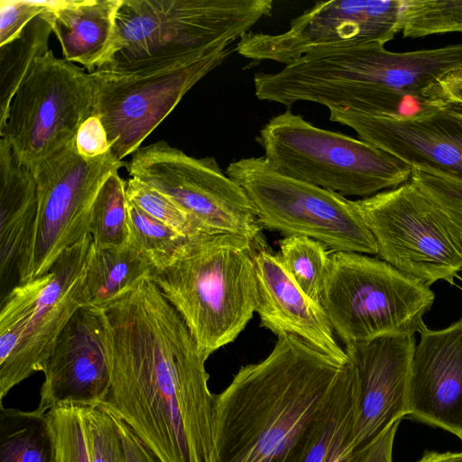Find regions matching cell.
Listing matches in <instances>:
<instances>
[{
	"label": "cell",
	"instance_id": "6",
	"mask_svg": "<svg viewBox=\"0 0 462 462\" xmlns=\"http://www.w3.org/2000/svg\"><path fill=\"white\" fill-rule=\"evenodd\" d=\"M435 300L426 283L383 260L332 252L320 307L345 346L389 335L421 334Z\"/></svg>",
	"mask_w": 462,
	"mask_h": 462
},
{
	"label": "cell",
	"instance_id": "32",
	"mask_svg": "<svg viewBox=\"0 0 462 462\" xmlns=\"http://www.w3.org/2000/svg\"><path fill=\"white\" fill-rule=\"evenodd\" d=\"M411 180L439 207L462 255V181L434 170L415 168Z\"/></svg>",
	"mask_w": 462,
	"mask_h": 462
},
{
	"label": "cell",
	"instance_id": "11",
	"mask_svg": "<svg viewBox=\"0 0 462 462\" xmlns=\"http://www.w3.org/2000/svg\"><path fill=\"white\" fill-rule=\"evenodd\" d=\"M124 165L112 151L97 158H83L74 140L32 169L38 210L19 265L18 283L46 273L66 249L89 235L94 199L106 178Z\"/></svg>",
	"mask_w": 462,
	"mask_h": 462
},
{
	"label": "cell",
	"instance_id": "35",
	"mask_svg": "<svg viewBox=\"0 0 462 462\" xmlns=\"http://www.w3.org/2000/svg\"><path fill=\"white\" fill-rule=\"evenodd\" d=\"M75 144L80 156L93 159L111 151V144L101 119L93 115L86 119L79 128Z\"/></svg>",
	"mask_w": 462,
	"mask_h": 462
},
{
	"label": "cell",
	"instance_id": "9",
	"mask_svg": "<svg viewBox=\"0 0 462 462\" xmlns=\"http://www.w3.org/2000/svg\"><path fill=\"white\" fill-rule=\"evenodd\" d=\"M232 44L134 69H98L90 74L94 114L111 151L122 161L141 147L187 92L230 55Z\"/></svg>",
	"mask_w": 462,
	"mask_h": 462
},
{
	"label": "cell",
	"instance_id": "18",
	"mask_svg": "<svg viewBox=\"0 0 462 462\" xmlns=\"http://www.w3.org/2000/svg\"><path fill=\"white\" fill-rule=\"evenodd\" d=\"M420 335L411 361L408 415L462 436V317Z\"/></svg>",
	"mask_w": 462,
	"mask_h": 462
},
{
	"label": "cell",
	"instance_id": "36",
	"mask_svg": "<svg viewBox=\"0 0 462 462\" xmlns=\"http://www.w3.org/2000/svg\"><path fill=\"white\" fill-rule=\"evenodd\" d=\"M400 421L394 422L374 441L358 451L356 462H393V446Z\"/></svg>",
	"mask_w": 462,
	"mask_h": 462
},
{
	"label": "cell",
	"instance_id": "26",
	"mask_svg": "<svg viewBox=\"0 0 462 462\" xmlns=\"http://www.w3.org/2000/svg\"><path fill=\"white\" fill-rule=\"evenodd\" d=\"M89 235L96 248L121 247L129 243L125 180L119 176L118 171L106 178L94 199Z\"/></svg>",
	"mask_w": 462,
	"mask_h": 462
},
{
	"label": "cell",
	"instance_id": "28",
	"mask_svg": "<svg viewBox=\"0 0 462 462\" xmlns=\"http://www.w3.org/2000/svg\"><path fill=\"white\" fill-rule=\"evenodd\" d=\"M399 32L405 38L462 32V0H402Z\"/></svg>",
	"mask_w": 462,
	"mask_h": 462
},
{
	"label": "cell",
	"instance_id": "25",
	"mask_svg": "<svg viewBox=\"0 0 462 462\" xmlns=\"http://www.w3.org/2000/svg\"><path fill=\"white\" fill-rule=\"evenodd\" d=\"M357 396L349 387L338 389L332 399L326 422L304 462H356L353 447Z\"/></svg>",
	"mask_w": 462,
	"mask_h": 462
},
{
	"label": "cell",
	"instance_id": "31",
	"mask_svg": "<svg viewBox=\"0 0 462 462\" xmlns=\"http://www.w3.org/2000/svg\"><path fill=\"white\" fill-rule=\"evenodd\" d=\"M90 462H126L115 416L100 404L81 405Z\"/></svg>",
	"mask_w": 462,
	"mask_h": 462
},
{
	"label": "cell",
	"instance_id": "7",
	"mask_svg": "<svg viewBox=\"0 0 462 462\" xmlns=\"http://www.w3.org/2000/svg\"><path fill=\"white\" fill-rule=\"evenodd\" d=\"M93 250L90 235L66 249L43 275L18 283L0 310V404L15 385L36 372L74 313L84 305V284Z\"/></svg>",
	"mask_w": 462,
	"mask_h": 462
},
{
	"label": "cell",
	"instance_id": "5",
	"mask_svg": "<svg viewBox=\"0 0 462 462\" xmlns=\"http://www.w3.org/2000/svg\"><path fill=\"white\" fill-rule=\"evenodd\" d=\"M256 142L277 172L342 196L370 197L411 180L412 168L374 145L313 125L291 108L272 117Z\"/></svg>",
	"mask_w": 462,
	"mask_h": 462
},
{
	"label": "cell",
	"instance_id": "16",
	"mask_svg": "<svg viewBox=\"0 0 462 462\" xmlns=\"http://www.w3.org/2000/svg\"><path fill=\"white\" fill-rule=\"evenodd\" d=\"M39 411L101 404L111 386L107 328L103 309L82 306L68 321L42 368Z\"/></svg>",
	"mask_w": 462,
	"mask_h": 462
},
{
	"label": "cell",
	"instance_id": "22",
	"mask_svg": "<svg viewBox=\"0 0 462 462\" xmlns=\"http://www.w3.org/2000/svg\"><path fill=\"white\" fill-rule=\"evenodd\" d=\"M152 266L129 241L121 247L96 248L89 258L84 305L101 307L149 275Z\"/></svg>",
	"mask_w": 462,
	"mask_h": 462
},
{
	"label": "cell",
	"instance_id": "20",
	"mask_svg": "<svg viewBox=\"0 0 462 462\" xmlns=\"http://www.w3.org/2000/svg\"><path fill=\"white\" fill-rule=\"evenodd\" d=\"M38 210L33 170L0 138V278L15 274L31 240Z\"/></svg>",
	"mask_w": 462,
	"mask_h": 462
},
{
	"label": "cell",
	"instance_id": "27",
	"mask_svg": "<svg viewBox=\"0 0 462 462\" xmlns=\"http://www.w3.org/2000/svg\"><path fill=\"white\" fill-rule=\"evenodd\" d=\"M279 245V257L287 273L307 296L319 304L329 264L328 247L300 236H285Z\"/></svg>",
	"mask_w": 462,
	"mask_h": 462
},
{
	"label": "cell",
	"instance_id": "15",
	"mask_svg": "<svg viewBox=\"0 0 462 462\" xmlns=\"http://www.w3.org/2000/svg\"><path fill=\"white\" fill-rule=\"evenodd\" d=\"M329 120L412 169L434 170L462 181V105L444 102L410 119L331 109Z\"/></svg>",
	"mask_w": 462,
	"mask_h": 462
},
{
	"label": "cell",
	"instance_id": "23",
	"mask_svg": "<svg viewBox=\"0 0 462 462\" xmlns=\"http://www.w3.org/2000/svg\"><path fill=\"white\" fill-rule=\"evenodd\" d=\"M53 439L46 413L0 408V462H53Z\"/></svg>",
	"mask_w": 462,
	"mask_h": 462
},
{
	"label": "cell",
	"instance_id": "39",
	"mask_svg": "<svg viewBox=\"0 0 462 462\" xmlns=\"http://www.w3.org/2000/svg\"><path fill=\"white\" fill-rule=\"evenodd\" d=\"M417 462H462V452L426 451Z\"/></svg>",
	"mask_w": 462,
	"mask_h": 462
},
{
	"label": "cell",
	"instance_id": "1",
	"mask_svg": "<svg viewBox=\"0 0 462 462\" xmlns=\"http://www.w3.org/2000/svg\"><path fill=\"white\" fill-rule=\"evenodd\" d=\"M100 308L111 386L100 404L159 462H213L216 394L208 358L150 274Z\"/></svg>",
	"mask_w": 462,
	"mask_h": 462
},
{
	"label": "cell",
	"instance_id": "13",
	"mask_svg": "<svg viewBox=\"0 0 462 462\" xmlns=\"http://www.w3.org/2000/svg\"><path fill=\"white\" fill-rule=\"evenodd\" d=\"M352 203L382 260L429 286L454 283L462 255L444 215L413 181Z\"/></svg>",
	"mask_w": 462,
	"mask_h": 462
},
{
	"label": "cell",
	"instance_id": "10",
	"mask_svg": "<svg viewBox=\"0 0 462 462\" xmlns=\"http://www.w3.org/2000/svg\"><path fill=\"white\" fill-rule=\"evenodd\" d=\"M125 167L130 178L157 189L180 208L196 232L232 234L256 248L266 245L245 192L214 157L196 158L158 141L137 149Z\"/></svg>",
	"mask_w": 462,
	"mask_h": 462
},
{
	"label": "cell",
	"instance_id": "3",
	"mask_svg": "<svg viewBox=\"0 0 462 462\" xmlns=\"http://www.w3.org/2000/svg\"><path fill=\"white\" fill-rule=\"evenodd\" d=\"M255 249L239 236L196 232L151 271L207 358L232 343L255 312Z\"/></svg>",
	"mask_w": 462,
	"mask_h": 462
},
{
	"label": "cell",
	"instance_id": "2",
	"mask_svg": "<svg viewBox=\"0 0 462 462\" xmlns=\"http://www.w3.org/2000/svg\"><path fill=\"white\" fill-rule=\"evenodd\" d=\"M348 366L294 336L216 394L213 462H304Z\"/></svg>",
	"mask_w": 462,
	"mask_h": 462
},
{
	"label": "cell",
	"instance_id": "12",
	"mask_svg": "<svg viewBox=\"0 0 462 462\" xmlns=\"http://www.w3.org/2000/svg\"><path fill=\"white\" fill-rule=\"evenodd\" d=\"M93 114L90 74L50 50L35 61L15 91L0 124V137L33 169L74 141L82 123Z\"/></svg>",
	"mask_w": 462,
	"mask_h": 462
},
{
	"label": "cell",
	"instance_id": "37",
	"mask_svg": "<svg viewBox=\"0 0 462 462\" xmlns=\"http://www.w3.org/2000/svg\"><path fill=\"white\" fill-rule=\"evenodd\" d=\"M115 418L123 438L126 462H159L130 427L118 417L115 416Z\"/></svg>",
	"mask_w": 462,
	"mask_h": 462
},
{
	"label": "cell",
	"instance_id": "33",
	"mask_svg": "<svg viewBox=\"0 0 462 462\" xmlns=\"http://www.w3.org/2000/svg\"><path fill=\"white\" fill-rule=\"evenodd\" d=\"M125 195L129 202L179 234L196 233L187 215L157 189L129 178L125 181Z\"/></svg>",
	"mask_w": 462,
	"mask_h": 462
},
{
	"label": "cell",
	"instance_id": "38",
	"mask_svg": "<svg viewBox=\"0 0 462 462\" xmlns=\"http://www.w3.org/2000/svg\"><path fill=\"white\" fill-rule=\"evenodd\" d=\"M439 86L444 101L462 105V79L447 75L439 81Z\"/></svg>",
	"mask_w": 462,
	"mask_h": 462
},
{
	"label": "cell",
	"instance_id": "19",
	"mask_svg": "<svg viewBox=\"0 0 462 462\" xmlns=\"http://www.w3.org/2000/svg\"><path fill=\"white\" fill-rule=\"evenodd\" d=\"M256 280L255 312L261 326L277 337L294 336L341 364L345 349L319 304L307 296L283 267L279 254L267 245L254 255Z\"/></svg>",
	"mask_w": 462,
	"mask_h": 462
},
{
	"label": "cell",
	"instance_id": "30",
	"mask_svg": "<svg viewBox=\"0 0 462 462\" xmlns=\"http://www.w3.org/2000/svg\"><path fill=\"white\" fill-rule=\"evenodd\" d=\"M46 414L53 439V462H90L81 405L60 404Z\"/></svg>",
	"mask_w": 462,
	"mask_h": 462
},
{
	"label": "cell",
	"instance_id": "21",
	"mask_svg": "<svg viewBox=\"0 0 462 462\" xmlns=\"http://www.w3.org/2000/svg\"><path fill=\"white\" fill-rule=\"evenodd\" d=\"M123 0H66L44 14L61 46L63 59L88 73L101 68L112 50Z\"/></svg>",
	"mask_w": 462,
	"mask_h": 462
},
{
	"label": "cell",
	"instance_id": "24",
	"mask_svg": "<svg viewBox=\"0 0 462 462\" xmlns=\"http://www.w3.org/2000/svg\"><path fill=\"white\" fill-rule=\"evenodd\" d=\"M51 32V25L42 14L31 21L13 41L0 46V124L35 61L50 51Z\"/></svg>",
	"mask_w": 462,
	"mask_h": 462
},
{
	"label": "cell",
	"instance_id": "4",
	"mask_svg": "<svg viewBox=\"0 0 462 462\" xmlns=\"http://www.w3.org/2000/svg\"><path fill=\"white\" fill-rule=\"evenodd\" d=\"M273 9V0H123L101 68L134 69L232 44Z\"/></svg>",
	"mask_w": 462,
	"mask_h": 462
},
{
	"label": "cell",
	"instance_id": "41",
	"mask_svg": "<svg viewBox=\"0 0 462 462\" xmlns=\"http://www.w3.org/2000/svg\"><path fill=\"white\" fill-rule=\"evenodd\" d=\"M460 440L462 441V436L460 437Z\"/></svg>",
	"mask_w": 462,
	"mask_h": 462
},
{
	"label": "cell",
	"instance_id": "34",
	"mask_svg": "<svg viewBox=\"0 0 462 462\" xmlns=\"http://www.w3.org/2000/svg\"><path fill=\"white\" fill-rule=\"evenodd\" d=\"M66 0H0V46L16 38L34 18L61 7Z\"/></svg>",
	"mask_w": 462,
	"mask_h": 462
},
{
	"label": "cell",
	"instance_id": "14",
	"mask_svg": "<svg viewBox=\"0 0 462 462\" xmlns=\"http://www.w3.org/2000/svg\"><path fill=\"white\" fill-rule=\"evenodd\" d=\"M402 0L316 2L292 19L289 28L270 34L249 32L236 43L241 56L288 65L323 51L357 45H384L399 32Z\"/></svg>",
	"mask_w": 462,
	"mask_h": 462
},
{
	"label": "cell",
	"instance_id": "17",
	"mask_svg": "<svg viewBox=\"0 0 462 462\" xmlns=\"http://www.w3.org/2000/svg\"><path fill=\"white\" fill-rule=\"evenodd\" d=\"M414 335H389L345 346L357 389L353 447L359 451L408 415Z\"/></svg>",
	"mask_w": 462,
	"mask_h": 462
},
{
	"label": "cell",
	"instance_id": "29",
	"mask_svg": "<svg viewBox=\"0 0 462 462\" xmlns=\"http://www.w3.org/2000/svg\"><path fill=\"white\" fill-rule=\"evenodd\" d=\"M128 217L129 241L148 259L152 268L168 263L186 236L150 217L129 201Z\"/></svg>",
	"mask_w": 462,
	"mask_h": 462
},
{
	"label": "cell",
	"instance_id": "40",
	"mask_svg": "<svg viewBox=\"0 0 462 462\" xmlns=\"http://www.w3.org/2000/svg\"><path fill=\"white\" fill-rule=\"evenodd\" d=\"M448 75L455 79H462V69L453 71Z\"/></svg>",
	"mask_w": 462,
	"mask_h": 462
},
{
	"label": "cell",
	"instance_id": "8",
	"mask_svg": "<svg viewBox=\"0 0 462 462\" xmlns=\"http://www.w3.org/2000/svg\"><path fill=\"white\" fill-rule=\"evenodd\" d=\"M226 173L244 189L262 227L315 239L333 252L377 255L373 235L346 197L282 175L263 156L233 161Z\"/></svg>",
	"mask_w": 462,
	"mask_h": 462
}]
</instances>
